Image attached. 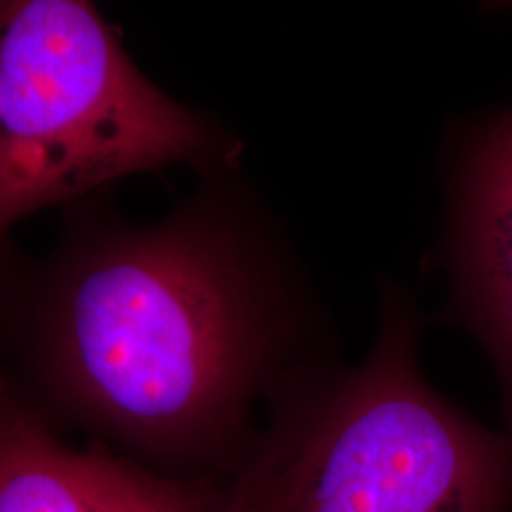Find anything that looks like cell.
<instances>
[{"label":"cell","mask_w":512,"mask_h":512,"mask_svg":"<svg viewBox=\"0 0 512 512\" xmlns=\"http://www.w3.org/2000/svg\"><path fill=\"white\" fill-rule=\"evenodd\" d=\"M459 266L476 325L512 393V118L473 158L459 213Z\"/></svg>","instance_id":"obj_4"},{"label":"cell","mask_w":512,"mask_h":512,"mask_svg":"<svg viewBox=\"0 0 512 512\" xmlns=\"http://www.w3.org/2000/svg\"><path fill=\"white\" fill-rule=\"evenodd\" d=\"M310 311L293 245L239 169L150 224L112 192L73 203L38 258L2 239V325L46 397L156 454L238 437L296 370Z\"/></svg>","instance_id":"obj_1"},{"label":"cell","mask_w":512,"mask_h":512,"mask_svg":"<svg viewBox=\"0 0 512 512\" xmlns=\"http://www.w3.org/2000/svg\"><path fill=\"white\" fill-rule=\"evenodd\" d=\"M82 456L105 512H198L186 497L160 480L101 454Z\"/></svg>","instance_id":"obj_6"},{"label":"cell","mask_w":512,"mask_h":512,"mask_svg":"<svg viewBox=\"0 0 512 512\" xmlns=\"http://www.w3.org/2000/svg\"><path fill=\"white\" fill-rule=\"evenodd\" d=\"M296 370L277 387L272 448L232 512H505L512 440L421 376L414 330L389 298L361 366Z\"/></svg>","instance_id":"obj_2"},{"label":"cell","mask_w":512,"mask_h":512,"mask_svg":"<svg viewBox=\"0 0 512 512\" xmlns=\"http://www.w3.org/2000/svg\"><path fill=\"white\" fill-rule=\"evenodd\" d=\"M0 512H105L84 456L59 444L37 406L4 385Z\"/></svg>","instance_id":"obj_5"},{"label":"cell","mask_w":512,"mask_h":512,"mask_svg":"<svg viewBox=\"0 0 512 512\" xmlns=\"http://www.w3.org/2000/svg\"><path fill=\"white\" fill-rule=\"evenodd\" d=\"M241 141L162 92L86 0L0 10V230L175 164L239 169Z\"/></svg>","instance_id":"obj_3"}]
</instances>
